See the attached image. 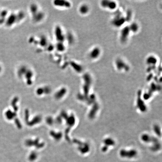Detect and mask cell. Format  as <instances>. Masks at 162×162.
Instances as JSON below:
<instances>
[{"instance_id": "10", "label": "cell", "mask_w": 162, "mask_h": 162, "mask_svg": "<svg viewBox=\"0 0 162 162\" xmlns=\"http://www.w3.org/2000/svg\"><path fill=\"white\" fill-rule=\"evenodd\" d=\"M158 60L156 57L153 56H150L146 60L147 64L150 65H155L157 64Z\"/></svg>"}, {"instance_id": "8", "label": "cell", "mask_w": 162, "mask_h": 162, "mask_svg": "<svg viewBox=\"0 0 162 162\" xmlns=\"http://www.w3.org/2000/svg\"><path fill=\"white\" fill-rule=\"evenodd\" d=\"M116 65L117 69L119 71L123 70L127 71L129 69L128 65L124 61L121 59H118L116 60Z\"/></svg>"}, {"instance_id": "1", "label": "cell", "mask_w": 162, "mask_h": 162, "mask_svg": "<svg viewBox=\"0 0 162 162\" xmlns=\"http://www.w3.org/2000/svg\"><path fill=\"white\" fill-rule=\"evenodd\" d=\"M40 9L39 7L35 4H33L30 7V12L31 13L33 20L35 22H41L44 17V14Z\"/></svg>"}, {"instance_id": "7", "label": "cell", "mask_w": 162, "mask_h": 162, "mask_svg": "<svg viewBox=\"0 0 162 162\" xmlns=\"http://www.w3.org/2000/svg\"><path fill=\"white\" fill-rule=\"evenodd\" d=\"M101 54V50L99 47H96L93 48L90 51L89 56L91 59L95 60L97 59L100 56Z\"/></svg>"}, {"instance_id": "6", "label": "cell", "mask_w": 162, "mask_h": 162, "mask_svg": "<svg viewBox=\"0 0 162 162\" xmlns=\"http://www.w3.org/2000/svg\"><path fill=\"white\" fill-rule=\"evenodd\" d=\"M126 21L125 18L122 16L121 15H117L113 19V24L115 26L119 27L122 26Z\"/></svg>"}, {"instance_id": "2", "label": "cell", "mask_w": 162, "mask_h": 162, "mask_svg": "<svg viewBox=\"0 0 162 162\" xmlns=\"http://www.w3.org/2000/svg\"><path fill=\"white\" fill-rule=\"evenodd\" d=\"M137 151L134 150H128L123 149L119 152V155L121 158L128 159H131L135 158L137 156Z\"/></svg>"}, {"instance_id": "9", "label": "cell", "mask_w": 162, "mask_h": 162, "mask_svg": "<svg viewBox=\"0 0 162 162\" xmlns=\"http://www.w3.org/2000/svg\"><path fill=\"white\" fill-rule=\"evenodd\" d=\"M89 10V7L86 4H83L79 8V12L81 15H85L87 14Z\"/></svg>"}, {"instance_id": "3", "label": "cell", "mask_w": 162, "mask_h": 162, "mask_svg": "<svg viewBox=\"0 0 162 162\" xmlns=\"http://www.w3.org/2000/svg\"><path fill=\"white\" fill-rule=\"evenodd\" d=\"M101 5L104 8L110 10H114L117 7V4L114 1H102L101 2Z\"/></svg>"}, {"instance_id": "5", "label": "cell", "mask_w": 162, "mask_h": 162, "mask_svg": "<svg viewBox=\"0 0 162 162\" xmlns=\"http://www.w3.org/2000/svg\"><path fill=\"white\" fill-rule=\"evenodd\" d=\"M53 4L55 7L61 8H69L71 6V3L68 1H56Z\"/></svg>"}, {"instance_id": "4", "label": "cell", "mask_w": 162, "mask_h": 162, "mask_svg": "<svg viewBox=\"0 0 162 162\" xmlns=\"http://www.w3.org/2000/svg\"><path fill=\"white\" fill-rule=\"evenodd\" d=\"M130 32L129 26L123 28L120 34V40L122 42H125L127 41Z\"/></svg>"}, {"instance_id": "11", "label": "cell", "mask_w": 162, "mask_h": 162, "mask_svg": "<svg viewBox=\"0 0 162 162\" xmlns=\"http://www.w3.org/2000/svg\"><path fill=\"white\" fill-rule=\"evenodd\" d=\"M129 29L131 32L133 33H136L139 30V26L137 23L135 22L133 23L129 26Z\"/></svg>"}]
</instances>
